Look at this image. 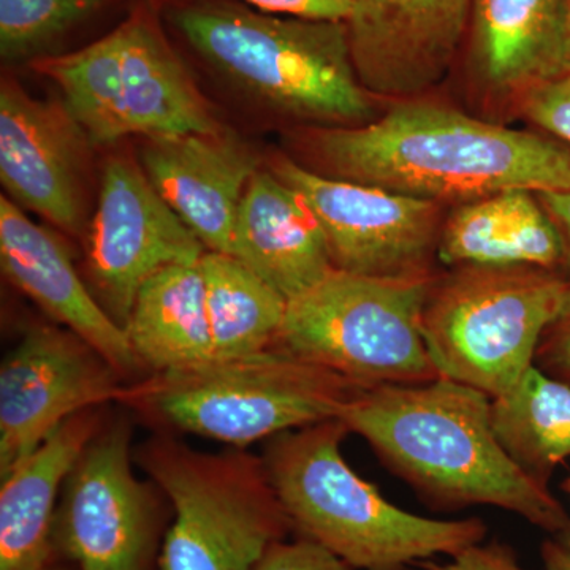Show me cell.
<instances>
[{"label": "cell", "mask_w": 570, "mask_h": 570, "mask_svg": "<svg viewBox=\"0 0 570 570\" xmlns=\"http://www.w3.org/2000/svg\"><path fill=\"white\" fill-rule=\"evenodd\" d=\"M299 138L317 174L434 204L570 190L566 142L433 102L409 100L365 126L311 127Z\"/></svg>", "instance_id": "6da1fadb"}, {"label": "cell", "mask_w": 570, "mask_h": 570, "mask_svg": "<svg viewBox=\"0 0 570 570\" xmlns=\"http://www.w3.org/2000/svg\"><path fill=\"white\" fill-rule=\"evenodd\" d=\"M340 420L428 497L510 510L551 534L570 528L546 483L502 448L491 397L478 389L444 377L376 385L363 390Z\"/></svg>", "instance_id": "7a4b0ae2"}, {"label": "cell", "mask_w": 570, "mask_h": 570, "mask_svg": "<svg viewBox=\"0 0 570 570\" xmlns=\"http://www.w3.org/2000/svg\"><path fill=\"white\" fill-rule=\"evenodd\" d=\"M165 18L213 73L265 110L311 127L377 119L344 21L276 17L234 0H181Z\"/></svg>", "instance_id": "3957f363"}, {"label": "cell", "mask_w": 570, "mask_h": 570, "mask_svg": "<svg viewBox=\"0 0 570 570\" xmlns=\"http://www.w3.org/2000/svg\"><path fill=\"white\" fill-rule=\"evenodd\" d=\"M347 431L335 419L268 439L262 456L266 472L303 538L362 570H404L439 554L453 557L483 539L478 519H425L389 502L344 461Z\"/></svg>", "instance_id": "277c9868"}, {"label": "cell", "mask_w": 570, "mask_h": 570, "mask_svg": "<svg viewBox=\"0 0 570 570\" xmlns=\"http://www.w3.org/2000/svg\"><path fill=\"white\" fill-rule=\"evenodd\" d=\"M366 389L275 344L148 374L127 384L119 403L167 430L246 449L285 431L341 419Z\"/></svg>", "instance_id": "5b68a950"}, {"label": "cell", "mask_w": 570, "mask_h": 570, "mask_svg": "<svg viewBox=\"0 0 570 570\" xmlns=\"http://www.w3.org/2000/svg\"><path fill=\"white\" fill-rule=\"evenodd\" d=\"M61 89L94 148L130 135L214 134L224 127L148 7L81 50L31 63Z\"/></svg>", "instance_id": "8992f818"}, {"label": "cell", "mask_w": 570, "mask_h": 570, "mask_svg": "<svg viewBox=\"0 0 570 570\" xmlns=\"http://www.w3.org/2000/svg\"><path fill=\"white\" fill-rule=\"evenodd\" d=\"M134 455L174 508L157 570H254L294 530L264 459L246 449L200 452L160 431Z\"/></svg>", "instance_id": "52a82bcc"}, {"label": "cell", "mask_w": 570, "mask_h": 570, "mask_svg": "<svg viewBox=\"0 0 570 570\" xmlns=\"http://www.w3.org/2000/svg\"><path fill=\"white\" fill-rule=\"evenodd\" d=\"M569 277L539 266L463 265L431 284L422 335L439 377L497 397L532 366Z\"/></svg>", "instance_id": "ba28073f"}, {"label": "cell", "mask_w": 570, "mask_h": 570, "mask_svg": "<svg viewBox=\"0 0 570 570\" xmlns=\"http://www.w3.org/2000/svg\"><path fill=\"white\" fill-rule=\"evenodd\" d=\"M430 277L385 279L335 272L288 302L276 346L376 387L439 377L422 335Z\"/></svg>", "instance_id": "9c48e42d"}, {"label": "cell", "mask_w": 570, "mask_h": 570, "mask_svg": "<svg viewBox=\"0 0 570 570\" xmlns=\"http://www.w3.org/2000/svg\"><path fill=\"white\" fill-rule=\"evenodd\" d=\"M132 425L105 420L63 482L52 547L78 570H156L165 538L159 487L132 471Z\"/></svg>", "instance_id": "30bf717a"}, {"label": "cell", "mask_w": 570, "mask_h": 570, "mask_svg": "<svg viewBox=\"0 0 570 570\" xmlns=\"http://www.w3.org/2000/svg\"><path fill=\"white\" fill-rule=\"evenodd\" d=\"M268 168L313 214L337 272L385 279L430 277L442 228L439 204L330 178L287 156L275 157Z\"/></svg>", "instance_id": "8fae6325"}, {"label": "cell", "mask_w": 570, "mask_h": 570, "mask_svg": "<svg viewBox=\"0 0 570 570\" xmlns=\"http://www.w3.org/2000/svg\"><path fill=\"white\" fill-rule=\"evenodd\" d=\"M81 275L121 328L141 285L171 265L198 264L206 247L160 197L140 160L112 154L104 165L96 212L81 239Z\"/></svg>", "instance_id": "7c38bea8"}, {"label": "cell", "mask_w": 570, "mask_h": 570, "mask_svg": "<svg viewBox=\"0 0 570 570\" xmlns=\"http://www.w3.org/2000/svg\"><path fill=\"white\" fill-rule=\"evenodd\" d=\"M129 382L100 352L58 324H32L0 365V478L62 423L121 400Z\"/></svg>", "instance_id": "4fadbf2b"}, {"label": "cell", "mask_w": 570, "mask_h": 570, "mask_svg": "<svg viewBox=\"0 0 570 570\" xmlns=\"http://www.w3.org/2000/svg\"><path fill=\"white\" fill-rule=\"evenodd\" d=\"M94 145L63 100L29 96L0 82V181L13 204L43 217L67 238L88 230V176Z\"/></svg>", "instance_id": "5bb4252c"}, {"label": "cell", "mask_w": 570, "mask_h": 570, "mask_svg": "<svg viewBox=\"0 0 570 570\" xmlns=\"http://www.w3.org/2000/svg\"><path fill=\"white\" fill-rule=\"evenodd\" d=\"M356 77L373 97L411 100L448 78L466 40L471 0H351Z\"/></svg>", "instance_id": "9a60e30c"}, {"label": "cell", "mask_w": 570, "mask_h": 570, "mask_svg": "<svg viewBox=\"0 0 570 570\" xmlns=\"http://www.w3.org/2000/svg\"><path fill=\"white\" fill-rule=\"evenodd\" d=\"M67 236L33 223L9 197H0V269L52 322L91 344L126 382L148 376L126 332L100 306L73 264Z\"/></svg>", "instance_id": "2e32d148"}, {"label": "cell", "mask_w": 570, "mask_h": 570, "mask_svg": "<svg viewBox=\"0 0 570 570\" xmlns=\"http://www.w3.org/2000/svg\"><path fill=\"white\" fill-rule=\"evenodd\" d=\"M460 59L490 100L521 104L570 73L569 0H471Z\"/></svg>", "instance_id": "e0dca14e"}, {"label": "cell", "mask_w": 570, "mask_h": 570, "mask_svg": "<svg viewBox=\"0 0 570 570\" xmlns=\"http://www.w3.org/2000/svg\"><path fill=\"white\" fill-rule=\"evenodd\" d=\"M140 164L206 250L230 254L239 204L261 170L249 145L225 129L146 138Z\"/></svg>", "instance_id": "ac0fdd59"}, {"label": "cell", "mask_w": 570, "mask_h": 570, "mask_svg": "<svg viewBox=\"0 0 570 570\" xmlns=\"http://www.w3.org/2000/svg\"><path fill=\"white\" fill-rule=\"evenodd\" d=\"M230 254L287 302L335 272L317 220L298 194L269 170H258L247 184Z\"/></svg>", "instance_id": "d6986e66"}, {"label": "cell", "mask_w": 570, "mask_h": 570, "mask_svg": "<svg viewBox=\"0 0 570 570\" xmlns=\"http://www.w3.org/2000/svg\"><path fill=\"white\" fill-rule=\"evenodd\" d=\"M105 420V406L73 415L0 478V570H40L56 557L52 527L63 482Z\"/></svg>", "instance_id": "ffe728a7"}, {"label": "cell", "mask_w": 570, "mask_h": 570, "mask_svg": "<svg viewBox=\"0 0 570 570\" xmlns=\"http://www.w3.org/2000/svg\"><path fill=\"white\" fill-rule=\"evenodd\" d=\"M146 373H167L213 358L200 262L171 265L149 277L138 291L124 326Z\"/></svg>", "instance_id": "44dd1931"}, {"label": "cell", "mask_w": 570, "mask_h": 570, "mask_svg": "<svg viewBox=\"0 0 570 570\" xmlns=\"http://www.w3.org/2000/svg\"><path fill=\"white\" fill-rule=\"evenodd\" d=\"M491 423L505 452L546 483L570 456V384L534 365L508 392L491 397Z\"/></svg>", "instance_id": "7402d4cb"}, {"label": "cell", "mask_w": 570, "mask_h": 570, "mask_svg": "<svg viewBox=\"0 0 570 570\" xmlns=\"http://www.w3.org/2000/svg\"><path fill=\"white\" fill-rule=\"evenodd\" d=\"M216 358L275 346L288 302L232 254L206 250L200 261Z\"/></svg>", "instance_id": "603a6c76"}, {"label": "cell", "mask_w": 570, "mask_h": 570, "mask_svg": "<svg viewBox=\"0 0 570 570\" xmlns=\"http://www.w3.org/2000/svg\"><path fill=\"white\" fill-rule=\"evenodd\" d=\"M515 193L461 204L442 224L438 257L459 266L521 265Z\"/></svg>", "instance_id": "cb8c5ba5"}, {"label": "cell", "mask_w": 570, "mask_h": 570, "mask_svg": "<svg viewBox=\"0 0 570 570\" xmlns=\"http://www.w3.org/2000/svg\"><path fill=\"white\" fill-rule=\"evenodd\" d=\"M111 0H0V59L21 66L55 56L75 29L91 21Z\"/></svg>", "instance_id": "d4e9b609"}, {"label": "cell", "mask_w": 570, "mask_h": 570, "mask_svg": "<svg viewBox=\"0 0 570 570\" xmlns=\"http://www.w3.org/2000/svg\"><path fill=\"white\" fill-rule=\"evenodd\" d=\"M520 108L550 137L570 146V73L532 89L521 100Z\"/></svg>", "instance_id": "484cf974"}, {"label": "cell", "mask_w": 570, "mask_h": 570, "mask_svg": "<svg viewBox=\"0 0 570 570\" xmlns=\"http://www.w3.org/2000/svg\"><path fill=\"white\" fill-rule=\"evenodd\" d=\"M254 570H351V566L316 540L302 538L273 543Z\"/></svg>", "instance_id": "4316f807"}, {"label": "cell", "mask_w": 570, "mask_h": 570, "mask_svg": "<svg viewBox=\"0 0 570 570\" xmlns=\"http://www.w3.org/2000/svg\"><path fill=\"white\" fill-rule=\"evenodd\" d=\"M535 356L547 374L570 384V277L560 313L543 333Z\"/></svg>", "instance_id": "83f0119b"}, {"label": "cell", "mask_w": 570, "mask_h": 570, "mask_svg": "<svg viewBox=\"0 0 570 570\" xmlns=\"http://www.w3.org/2000/svg\"><path fill=\"white\" fill-rule=\"evenodd\" d=\"M247 6L265 13L306 20L346 21L351 14V0H243Z\"/></svg>", "instance_id": "f1b7e54d"}, {"label": "cell", "mask_w": 570, "mask_h": 570, "mask_svg": "<svg viewBox=\"0 0 570 570\" xmlns=\"http://www.w3.org/2000/svg\"><path fill=\"white\" fill-rule=\"evenodd\" d=\"M425 570H527L521 568L512 551L501 546H474L453 554L452 561L420 562Z\"/></svg>", "instance_id": "f546056e"}, {"label": "cell", "mask_w": 570, "mask_h": 570, "mask_svg": "<svg viewBox=\"0 0 570 570\" xmlns=\"http://www.w3.org/2000/svg\"><path fill=\"white\" fill-rule=\"evenodd\" d=\"M540 204L553 217L564 238V266L570 272V190L568 193H540Z\"/></svg>", "instance_id": "4dcf8cb0"}, {"label": "cell", "mask_w": 570, "mask_h": 570, "mask_svg": "<svg viewBox=\"0 0 570 570\" xmlns=\"http://www.w3.org/2000/svg\"><path fill=\"white\" fill-rule=\"evenodd\" d=\"M542 560L547 570H570V528L543 542Z\"/></svg>", "instance_id": "1f68e13d"}, {"label": "cell", "mask_w": 570, "mask_h": 570, "mask_svg": "<svg viewBox=\"0 0 570 570\" xmlns=\"http://www.w3.org/2000/svg\"><path fill=\"white\" fill-rule=\"evenodd\" d=\"M40 570H78L75 568L73 564H71L70 561L62 560V558L55 557L50 562H48L45 568H41Z\"/></svg>", "instance_id": "d6a6232c"}, {"label": "cell", "mask_w": 570, "mask_h": 570, "mask_svg": "<svg viewBox=\"0 0 570 570\" xmlns=\"http://www.w3.org/2000/svg\"><path fill=\"white\" fill-rule=\"evenodd\" d=\"M568 487H569V491H570V480H569V485Z\"/></svg>", "instance_id": "836d02e7"}, {"label": "cell", "mask_w": 570, "mask_h": 570, "mask_svg": "<svg viewBox=\"0 0 570 570\" xmlns=\"http://www.w3.org/2000/svg\"><path fill=\"white\" fill-rule=\"evenodd\" d=\"M569 6H570V0H569Z\"/></svg>", "instance_id": "e575fe53"}]
</instances>
